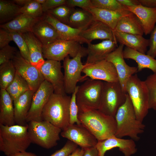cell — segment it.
I'll use <instances>...</instances> for the list:
<instances>
[{"label":"cell","instance_id":"9a60e30c","mask_svg":"<svg viewBox=\"0 0 156 156\" xmlns=\"http://www.w3.org/2000/svg\"><path fill=\"white\" fill-rule=\"evenodd\" d=\"M124 46L120 44L105 59L114 65L118 75L119 82L123 91L127 93L126 86L127 81L138 71L137 67L130 66L126 63L123 55Z\"/></svg>","mask_w":156,"mask_h":156},{"label":"cell","instance_id":"2e32d148","mask_svg":"<svg viewBox=\"0 0 156 156\" xmlns=\"http://www.w3.org/2000/svg\"><path fill=\"white\" fill-rule=\"evenodd\" d=\"M61 68L60 62L47 60L40 71L44 80L50 83L53 86L54 93L64 95L66 94L64 89V75Z\"/></svg>","mask_w":156,"mask_h":156},{"label":"cell","instance_id":"52a82bcc","mask_svg":"<svg viewBox=\"0 0 156 156\" xmlns=\"http://www.w3.org/2000/svg\"><path fill=\"white\" fill-rule=\"evenodd\" d=\"M103 82L90 79L80 86L76 94L79 112L89 109H99Z\"/></svg>","mask_w":156,"mask_h":156},{"label":"cell","instance_id":"816d5d0a","mask_svg":"<svg viewBox=\"0 0 156 156\" xmlns=\"http://www.w3.org/2000/svg\"><path fill=\"white\" fill-rule=\"evenodd\" d=\"M84 149L82 148H77L69 156H83Z\"/></svg>","mask_w":156,"mask_h":156},{"label":"cell","instance_id":"d590c367","mask_svg":"<svg viewBox=\"0 0 156 156\" xmlns=\"http://www.w3.org/2000/svg\"><path fill=\"white\" fill-rule=\"evenodd\" d=\"M21 14L34 18H43L44 15L42 5L36 0H30L21 7Z\"/></svg>","mask_w":156,"mask_h":156},{"label":"cell","instance_id":"cb8c5ba5","mask_svg":"<svg viewBox=\"0 0 156 156\" xmlns=\"http://www.w3.org/2000/svg\"><path fill=\"white\" fill-rule=\"evenodd\" d=\"M22 35L28 47L31 64L40 70L45 61L43 55L42 44L31 31Z\"/></svg>","mask_w":156,"mask_h":156},{"label":"cell","instance_id":"d6a6232c","mask_svg":"<svg viewBox=\"0 0 156 156\" xmlns=\"http://www.w3.org/2000/svg\"><path fill=\"white\" fill-rule=\"evenodd\" d=\"M5 90L13 101L26 92L30 90L27 82L16 72L13 80Z\"/></svg>","mask_w":156,"mask_h":156},{"label":"cell","instance_id":"4316f807","mask_svg":"<svg viewBox=\"0 0 156 156\" xmlns=\"http://www.w3.org/2000/svg\"><path fill=\"white\" fill-rule=\"evenodd\" d=\"M0 125L11 126L16 124L13 102L6 90L0 91Z\"/></svg>","mask_w":156,"mask_h":156},{"label":"cell","instance_id":"f5cc1de1","mask_svg":"<svg viewBox=\"0 0 156 156\" xmlns=\"http://www.w3.org/2000/svg\"><path fill=\"white\" fill-rule=\"evenodd\" d=\"M30 1V0H14L12 1L18 5L20 6L21 5L22 7L26 5Z\"/></svg>","mask_w":156,"mask_h":156},{"label":"cell","instance_id":"7bdbcfd3","mask_svg":"<svg viewBox=\"0 0 156 156\" xmlns=\"http://www.w3.org/2000/svg\"><path fill=\"white\" fill-rule=\"evenodd\" d=\"M66 5L70 7H78L85 10L93 7L91 0H66Z\"/></svg>","mask_w":156,"mask_h":156},{"label":"cell","instance_id":"603a6c76","mask_svg":"<svg viewBox=\"0 0 156 156\" xmlns=\"http://www.w3.org/2000/svg\"><path fill=\"white\" fill-rule=\"evenodd\" d=\"M117 42L142 53L147 52L150 41L143 36L113 31Z\"/></svg>","mask_w":156,"mask_h":156},{"label":"cell","instance_id":"ee69618b","mask_svg":"<svg viewBox=\"0 0 156 156\" xmlns=\"http://www.w3.org/2000/svg\"><path fill=\"white\" fill-rule=\"evenodd\" d=\"M66 0H46L44 3L41 5L44 12H47L49 10L61 5H66Z\"/></svg>","mask_w":156,"mask_h":156},{"label":"cell","instance_id":"4dcf8cb0","mask_svg":"<svg viewBox=\"0 0 156 156\" xmlns=\"http://www.w3.org/2000/svg\"><path fill=\"white\" fill-rule=\"evenodd\" d=\"M94 19L88 10L75 9L71 14L67 25L73 28L83 31L86 29Z\"/></svg>","mask_w":156,"mask_h":156},{"label":"cell","instance_id":"e575fe53","mask_svg":"<svg viewBox=\"0 0 156 156\" xmlns=\"http://www.w3.org/2000/svg\"><path fill=\"white\" fill-rule=\"evenodd\" d=\"M94 7L119 12L123 16L131 12L118 0H91Z\"/></svg>","mask_w":156,"mask_h":156},{"label":"cell","instance_id":"f35d334b","mask_svg":"<svg viewBox=\"0 0 156 156\" xmlns=\"http://www.w3.org/2000/svg\"><path fill=\"white\" fill-rule=\"evenodd\" d=\"M12 41L17 45L22 57L30 63L29 53L26 42L22 34L16 32H10Z\"/></svg>","mask_w":156,"mask_h":156},{"label":"cell","instance_id":"5b68a950","mask_svg":"<svg viewBox=\"0 0 156 156\" xmlns=\"http://www.w3.org/2000/svg\"><path fill=\"white\" fill-rule=\"evenodd\" d=\"M28 132L31 143L49 149L57 145L62 129L49 122L31 121L27 123Z\"/></svg>","mask_w":156,"mask_h":156},{"label":"cell","instance_id":"f6af8a7d","mask_svg":"<svg viewBox=\"0 0 156 156\" xmlns=\"http://www.w3.org/2000/svg\"><path fill=\"white\" fill-rule=\"evenodd\" d=\"M149 49L146 54L155 58L156 57V25L151 33Z\"/></svg>","mask_w":156,"mask_h":156},{"label":"cell","instance_id":"5bb4252c","mask_svg":"<svg viewBox=\"0 0 156 156\" xmlns=\"http://www.w3.org/2000/svg\"><path fill=\"white\" fill-rule=\"evenodd\" d=\"M60 135L83 149L96 147L98 140L81 124H69L61 131Z\"/></svg>","mask_w":156,"mask_h":156},{"label":"cell","instance_id":"3957f363","mask_svg":"<svg viewBox=\"0 0 156 156\" xmlns=\"http://www.w3.org/2000/svg\"><path fill=\"white\" fill-rule=\"evenodd\" d=\"M31 143L27 125H0V151L6 156L25 151Z\"/></svg>","mask_w":156,"mask_h":156},{"label":"cell","instance_id":"8992f818","mask_svg":"<svg viewBox=\"0 0 156 156\" xmlns=\"http://www.w3.org/2000/svg\"><path fill=\"white\" fill-rule=\"evenodd\" d=\"M126 91L131 100L137 119L142 122L149 109L148 92L144 81H141L136 74L133 75L127 82Z\"/></svg>","mask_w":156,"mask_h":156},{"label":"cell","instance_id":"f546056e","mask_svg":"<svg viewBox=\"0 0 156 156\" xmlns=\"http://www.w3.org/2000/svg\"><path fill=\"white\" fill-rule=\"evenodd\" d=\"M86 10L91 13L95 20L106 25L113 31L120 19L124 16L116 12L94 7L89 8Z\"/></svg>","mask_w":156,"mask_h":156},{"label":"cell","instance_id":"7dc6e473","mask_svg":"<svg viewBox=\"0 0 156 156\" xmlns=\"http://www.w3.org/2000/svg\"><path fill=\"white\" fill-rule=\"evenodd\" d=\"M84 149L83 156H99L98 150L96 147Z\"/></svg>","mask_w":156,"mask_h":156},{"label":"cell","instance_id":"484cf974","mask_svg":"<svg viewBox=\"0 0 156 156\" xmlns=\"http://www.w3.org/2000/svg\"><path fill=\"white\" fill-rule=\"evenodd\" d=\"M42 19L33 18L21 14L12 21L1 24L0 27L10 32L22 34L31 31L35 24Z\"/></svg>","mask_w":156,"mask_h":156},{"label":"cell","instance_id":"6da1fadb","mask_svg":"<svg viewBox=\"0 0 156 156\" xmlns=\"http://www.w3.org/2000/svg\"><path fill=\"white\" fill-rule=\"evenodd\" d=\"M78 118L81 124L98 141L115 136L117 124L114 117L107 115L99 109H89L79 112Z\"/></svg>","mask_w":156,"mask_h":156},{"label":"cell","instance_id":"f907efd6","mask_svg":"<svg viewBox=\"0 0 156 156\" xmlns=\"http://www.w3.org/2000/svg\"><path fill=\"white\" fill-rule=\"evenodd\" d=\"M6 156H37L35 154L26 151L14 153Z\"/></svg>","mask_w":156,"mask_h":156},{"label":"cell","instance_id":"8fae6325","mask_svg":"<svg viewBox=\"0 0 156 156\" xmlns=\"http://www.w3.org/2000/svg\"><path fill=\"white\" fill-rule=\"evenodd\" d=\"M12 60L16 72L27 82L30 90L35 92L44 80L40 70L26 60L19 51Z\"/></svg>","mask_w":156,"mask_h":156},{"label":"cell","instance_id":"f1b7e54d","mask_svg":"<svg viewBox=\"0 0 156 156\" xmlns=\"http://www.w3.org/2000/svg\"><path fill=\"white\" fill-rule=\"evenodd\" d=\"M113 31L142 36L144 34L139 20L136 16L131 12L121 18Z\"/></svg>","mask_w":156,"mask_h":156},{"label":"cell","instance_id":"ba28073f","mask_svg":"<svg viewBox=\"0 0 156 156\" xmlns=\"http://www.w3.org/2000/svg\"><path fill=\"white\" fill-rule=\"evenodd\" d=\"M127 94L119 81L103 82L99 110L107 115L115 117L119 108L125 102Z\"/></svg>","mask_w":156,"mask_h":156},{"label":"cell","instance_id":"7402d4cb","mask_svg":"<svg viewBox=\"0 0 156 156\" xmlns=\"http://www.w3.org/2000/svg\"><path fill=\"white\" fill-rule=\"evenodd\" d=\"M34 92L29 90L19 96L13 102L16 124L26 125L27 117L30 109Z\"/></svg>","mask_w":156,"mask_h":156},{"label":"cell","instance_id":"1f68e13d","mask_svg":"<svg viewBox=\"0 0 156 156\" xmlns=\"http://www.w3.org/2000/svg\"><path fill=\"white\" fill-rule=\"evenodd\" d=\"M22 7L12 1L0 0V22L1 24L8 23L21 14Z\"/></svg>","mask_w":156,"mask_h":156},{"label":"cell","instance_id":"7c38bea8","mask_svg":"<svg viewBox=\"0 0 156 156\" xmlns=\"http://www.w3.org/2000/svg\"><path fill=\"white\" fill-rule=\"evenodd\" d=\"M54 93L53 86L44 80L33 96L31 107L27 114L26 122L42 121V111L50 96Z\"/></svg>","mask_w":156,"mask_h":156},{"label":"cell","instance_id":"ffe728a7","mask_svg":"<svg viewBox=\"0 0 156 156\" xmlns=\"http://www.w3.org/2000/svg\"><path fill=\"white\" fill-rule=\"evenodd\" d=\"M80 35L88 44L95 39L109 40L117 42L113 31L106 25L95 20L86 29L81 31Z\"/></svg>","mask_w":156,"mask_h":156},{"label":"cell","instance_id":"60d3db41","mask_svg":"<svg viewBox=\"0 0 156 156\" xmlns=\"http://www.w3.org/2000/svg\"><path fill=\"white\" fill-rule=\"evenodd\" d=\"M17 51L15 47L9 44L0 49V65L12 60Z\"/></svg>","mask_w":156,"mask_h":156},{"label":"cell","instance_id":"bcb514c9","mask_svg":"<svg viewBox=\"0 0 156 156\" xmlns=\"http://www.w3.org/2000/svg\"><path fill=\"white\" fill-rule=\"evenodd\" d=\"M12 39L10 32L2 28L0 29V48L9 44Z\"/></svg>","mask_w":156,"mask_h":156},{"label":"cell","instance_id":"b9f144b4","mask_svg":"<svg viewBox=\"0 0 156 156\" xmlns=\"http://www.w3.org/2000/svg\"><path fill=\"white\" fill-rule=\"evenodd\" d=\"M78 146L77 144L68 140L61 149L50 156H69L77 148Z\"/></svg>","mask_w":156,"mask_h":156},{"label":"cell","instance_id":"ac0fdd59","mask_svg":"<svg viewBox=\"0 0 156 156\" xmlns=\"http://www.w3.org/2000/svg\"><path fill=\"white\" fill-rule=\"evenodd\" d=\"M43 19L52 25L56 30L60 40H75L81 44L88 42L80 35L81 30L72 27L68 25L62 23L46 12Z\"/></svg>","mask_w":156,"mask_h":156},{"label":"cell","instance_id":"ab89813d","mask_svg":"<svg viewBox=\"0 0 156 156\" xmlns=\"http://www.w3.org/2000/svg\"><path fill=\"white\" fill-rule=\"evenodd\" d=\"M78 88V86H77L75 91L72 94L71 96L69 109L70 124H81L78 118L79 109L76 101V94Z\"/></svg>","mask_w":156,"mask_h":156},{"label":"cell","instance_id":"9c48e42d","mask_svg":"<svg viewBox=\"0 0 156 156\" xmlns=\"http://www.w3.org/2000/svg\"><path fill=\"white\" fill-rule=\"evenodd\" d=\"M87 55V48L81 46L75 57L70 59L68 56L63 60L64 87L66 94H72L75 90L77 83L85 78L81 75L85 66L81 59Z\"/></svg>","mask_w":156,"mask_h":156},{"label":"cell","instance_id":"30bf717a","mask_svg":"<svg viewBox=\"0 0 156 156\" xmlns=\"http://www.w3.org/2000/svg\"><path fill=\"white\" fill-rule=\"evenodd\" d=\"M75 40H57L45 46H43L44 58L60 62L67 56L75 57L80 50L81 46Z\"/></svg>","mask_w":156,"mask_h":156},{"label":"cell","instance_id":"7a4b0ae2","mask_svg":"<svg viewBox=\"0 0 156 156\" xmlns=\"http://www.w3.org/2000/svg\"><path fill=\"white\" fill-rule=\"evenodd\" d=\"M117 124L116 137L129 136L138 141L139 134L143 133L145 126L137 118L131 99L127 93L125 103L118 110L115 116Z\"/></svg>","mask_w":156,"mask_h":156},{"label":"cell","instance_id":"d4e9b609","mask_svg":"<svg viewBox=\"0 0 156 156\" xmlns=\"http://www.w3.org/2000/svg\"><path fill=\"white\" fill-rule=\"evenodd\" d=\"M31 32L40 41L43 46L48 45L60 39L54 27L43 18L35 24Z\"/></svg>","mask_w":156,"mask_h":156},{"label":"cell","instance_id":"277c9868","mask_svg":"<svg viewBox=\"0 0 156 156\" xmlns=\"http://www.w3.org/2000/svg\"><path fill=\"white\" fill-rule=\"evenodd\" d=\"M71 96L53 94L43 109L42 120L48 121L62 130L69 124Z\"/></svg>","mask_w":156,"mask_h":156},{"label":"cell","instance_id":"74e56055","mask_svg":"<svg viewBox=\"0 0 156 156\" xmlns=\"http://www.w3.org/2000/svg\"><path fill=\"white\" fill-rule=\"evenodd\" d=\"M149 96V109L156 111V73L148 76L144 81Z\"/></svg>","mask_w":156,"mask_h":156},{"label":"cell","instance_id":"e0dca14e","mask_svg":"<svg viewBox=\"0 0 156 156\" xmlns=\"http://www.w3.org/2000/svg\"><path fill=\"white\" fill-rule=\"evenodd\" d=\"M132 139H124L114 136L105 140L98 141L96 147L99 156H104L105 152L113 148L118 147L125 156H131L137 151L136 145Z\"/></svg>","mask_w":156,"mask_h":156},{"label":"cell","instance_id":"836d02e7","mask_svg":"<svg viewBox=\"0 0 156 156\" xmlns=\"http://www.w3.org/2000/svg\"><path fill=\"white\" fill-rule=\"evenodd\" d=\"M16 70L12 60L0 65V87L6 89L13 80Z\"/></svg>","mask_w":156,"mask_h":156},{"label":"cell","instance_id":"83f0119b","mask_svg":"<svg viewBox=\"0 0 156 156\" xmlns=\"http://www.w3.org/2000/svg\"><path fill=\"white\" fill-rule=\"evenodd\" d=\"M124 59L133 60L137 63L138 72L144 68L149 69L156 73V60L148 54L140 53L126 47L123 51Z\"/></svg>","mask_w":156,"mask_h":156},{"label":"cell","instance_id":"4fadbf2b","mask_svg":"<svg viewBox=\"0 0 156 156\" xmlns=\"http://www.w3.org/2000/svg\"><path fill=\"white\" fill-rule=\"evenodd\" d=\"M82 72L84 77L91 79L114 82L119 81L118 75L114 65L104 59L94 63L86 64Z\"/></svg>","mask_w":156,"mask_h":156},{"label":"cell","instance_id":"d6986e66","mask_svg":"<svg viewBox=\"0 0 156 156\" xmlns=\"http://www.w3.org/2000/svg\"><path fill=\"white\" fill-rule=\"evenodd\" d=\"M117 43L112 40H107L96 44H88V57L85 64H90L105 59L118 47Z\"/></svg>","mask_w":156,"mask_h":156},{"label":"cell","instance_id":"681fc988","mask_svg":"<svg viewBox=\"0 0 156 156\" xmlns=\"http://www.w3.org/2000/svg\"><path fill=\"white\" fill-rule=\"evenodd\" d=\"M122 5L126 7H131L140 4L138 0H118Z\"/></svg>","mask_w":156,"mask_h":156},{"label":"cell","instance_id":"8d00e7d4","mask_svg":"<svg viewBox=\"0 0 156 156\" xmlns=\"http://www.w3.org/2000/svg\"><path fill=\"white\" fill-rule=\"evenodd\" d=\"M75 9V8L63 5L49 10L47 12L60 22L67 25L69 17Z\"/></svg>","mask_w":156,"mask_h":156},{"label":"cell","instance_id":"44dd1931","mask_svg":"<svg viewBox=\"0 0 156 156\" xmlns=\"http://www.w3.org/2000/svg\"><path fill=\"white\" fill-rule=\"evenodd\" d=\"M128 10L135 14L139 20L146 35L150 34L156 23V8L138 5L127 7Z\"/></svg>","mask_w":156,"mask_h":156},{"label":"cell","instance_id":"db71d44e","mask_svg":"<svg viewBox=\"0 0 156 156\" xmlns=\"http://www.w3.org/2000/svg\"><path fill=\"white\" fill-rule=\"evenodd\" d=\"M41 5L44 4L46 0H36Z\"/></svg>","mask_w":156,"mask_h":156},{"label":"cell","instance_id":"c3c4849f","mask_svg":"<svg viewBox=\"0 0 156 156\" xmlns=\"http://www.w3.org/2000/svg\"><path fill=\"white\" fill-rule=\"evenodd\" d=\"M140 4L149 8H156V0H138Z\"/></svg>","mask_w":156,"mask_h":156}]
</instances>
